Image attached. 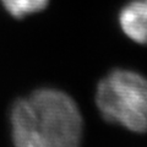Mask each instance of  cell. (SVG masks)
<instances>
[{
    "label": "cell",
    "mask_w": 147,
    "mask_h": 147,
    "mask_svg": "<svg viewBox=\"0 0 147 147\" xmlns=\"http://www.w3.org/2000/svg\"><path fill=\"white\" fill-rule=\"evenodd\" d=\"M15 147H81L84 120L79 105L57 88L20 98L10 114Z\"/></svg>",
    "instance_id": "1"
},
{
    "label": "cell",
    "mask_w": 147,
    "mask_h": 147,
    "mask_svg": "<svg viewBox=\"0 0 147 147\" xmlns=\"http://www.w3.org/2000/svg\"><path fill=\"white\" fill-rule=\"evenodd\" d=\"M96 104L100 115L132 132L147 131V79L127 69L110 71L99 81Z\"/></svg>",
    "instance_id": "2"
},
{
    "label": "cell",
    "mask_w": 147,
    "mask_h": 147,
    "mask_svg": "<svg viewBox=\"0 0 147 147\" xmlns=\"http://www.w3.org/2000/svg\"><path fill=\"white\" fill-rule=\"evenodd\" d=\"M4 9L15 18H24L48 6L49 0H0Z\"/></svg>",
    "instance_id": "4"
},
{
    "label": "cell",
    "mask_w": 147,
    "mask_h": 147,
    "mask_svg": "<svg viewBox=\"0 0 147 147\" xmlns=\"http://www.w3.org/2000/svg\"><path fill=\"white\" fill-rule=\"evenodd\" d=\"M119 26L127 38L147 45V0H132L119 12Z\"/></svg>",
    "instance_id": "3"
}]
</instances>
